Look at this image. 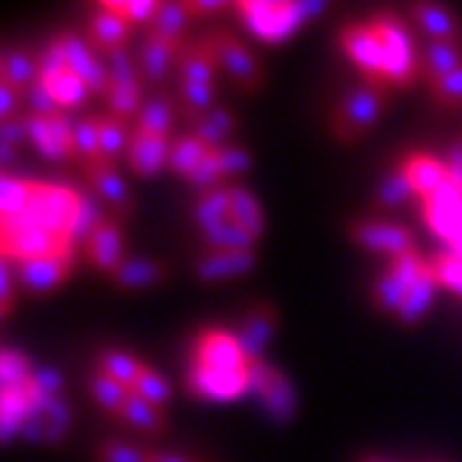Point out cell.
I'll use <instances>...</instances> for the list:
<instances>
[{"label":"cell","mask_w":462,"mask_h":462,"mask_svg":"<svg viewBox=\"0 0 462 462\" xmlns=\"http://www.w3.org/2000/svg\"><path fill=\"white\" fill-rule=\"evenodd\" d=\"M76 208H79L76 187L31 180L27 205L18 210L15 217L0 219V228H40V231H49V235H58L63 240H69Z\"/></svg>","instance_id":"6da1fadb"},{"label":"cell","mask_w":462,"mask_h":462,"mask_svg":"<svg viewBox=\"0 0 462 462\" xmlns=\"http://www.w3.org/2000/svg\"><path fill=\"white\" fill-rule=\"evenodd\" d=\"M369 27H373L378 42H382L387 85L393 90L411 88L420 79V51L414 49V36L409 31V24H402L400 15L382 9V13L369 18Z\"/></svg>","instance_id":"7a4b0ae2"},{"label":"cell","mask_w":462,"mask_h":462,"mask_svg":"<svg viewBox=\"0 0 462 462\" xmlns=\"http://www.w3.org/2000/svg\"><path fill=\"white\" fill-rule=\"evenodd\" d=\"M231 9L246 24V31L267 45L285 42L307 22L300 0H237Z\"/></svg>","instance_id":"3957f363"},{"label":"cell","mask_w":462,"mask_h":462,"mask_svg":"<svg viewBox=\"0 0 462 462\" xmlns=\"http://www.w3.org/2000/svg\"><path fill=\"white\" fill-rule=\"evenodd\" d=\"M384 103H387V90L373 88V85H360L337 106L334 117H330V133H334L337 142H343V144L360 142V138L375 126Z\"/></svg>","instance_id":"277c9868"},{"label":"cell","mask_w":462,"mask_h":462,"mask_svg":"<svg viewBox=\"0 0 462 462\" xmlns=\"http://www.w3.org/2000/svg\"><path fill=\"white\" fill-rule=\"evenodd\" d=\"M427 271H430V258H423L418 249L409 255L391 258V262H387V271H382V276H378L373 285L375 310L384 312V316H396L405 300V294L427 276Z\"/></svg>","instance_id":"5b68a950"},{"label":"cell","mask_w":462,"mask_h":462,"mask_svg":"<svg viewBox=\"0 0 462 462\" xmlns=\"http://www.w3.org/2000/svg\"><path fill=\"white\" fill-rule=\"evenodd\" d=\"M189 364L199 369H210V373H246V369H253L237 334L223 328L199 330L189 351Z\"/></svg>","instance_id":"8992f818"},{"label":"cell","mask_w":462,"mask_h":462,"mask_svg":"<svg viewBox=\"0 0 462 462\" xmlns=\"http://www.w3.org/2000/svg\"><path fill=\"white\" fill-rule=\"evenodd\" d=\"M339 45H343L346 58L355 63L357 72L364 76V85L391 90V85H387V67H384L382 42H378V36H375L373 27H369V22L346 24L343 31H339Z\"/></svg>","instance_id":"52a82bcc"},{"label":"cell","mask_w":462,"mask_h":462,"mask_svg":"<svg viewBox=\"0 0 462 462\" xmlns=\"http://www.w3.org/2000/svg\"><path fill=\"white\" fill-rule=\"evenodd\" d=\"M348 237L355 240L360 249H366V253L387 255V262L414 253L411 228L402 223H393V219H382V217L355 219V223L348 226Z\"/></svg>","instance_id":"ba28073f"},{"label":"cell","mask_w":462,"mask_h":462,"mask_svg":"<svg viewBox=\"0 0 462 462\" xmlns=\"http://www.w3.org/2000/svg\"><path fill=\"white\" fill-rule=\"evenodd\" d=\"M253 391L264 402V411L271 414L273 423L285 427V423L294 420V414H298V393H294V384L273 364H267V360L253 364Z\"/></svg>","instance_id":"9c48e42d"},{"label":"cell","mask_w":462,"mask_h":462,"mask_svg":"<svg viewBox=\"0 0 462 462\" xmlns=\"http://www.w3.org/2000/svg\"><path fill=\"white\" fill-rule=\"evenodd\" d=\"M214 42H217V54H219V67L228 72V79L235 81L240 90L246 94H258L264 85L262 69H258L255 54L246 49V42H240L228 27H214Z\"/></svg>","instance_id":"30bf717a"},{"label":"cell","mask_w":462,"mask_h":462,"mask_svg":"<svg viewBox=\"0 0 462 462\" xmlns=\"http://www.w3.org/2000/svg\"><path fill=\"white\" fill-rule=\"evenodd\" d=\"M63 51V60L67 67L76 72V76L85 81L90 94H99V97H108V67L99 54L90 49L88 40H81L79 33H58L54 36Z\"/></svg>","instance_id":"8fae6325"},{"label":"cell","mask_w":462,"mask_h":462,"mask_svg":"<svg viewBox=\"0 0 462 462\" xmlns=\"http://www.w3.org/2000/svg\"><path fill=\"white\" fill-rule=\"evenodd\" d=\"M187 391L196 400L208 402H231L246 391H253V369L246 373H210V369L192 366L187 369Z\"/></svg>","instance_id":"7c38bea8"},{"label":"cell","mask_w":462,"mask_h":462,"mask_svg":"<svg viewBox=\"0 0 462 462\" xmlns=\"http://www.w3.org/2000/svg\"><path fill=\"white\" fill-rule=\"evenodd\" d=\"M276 325H280V312H276L273 303H267V300H258L244 312L240 328L235 330V334H237L240 346H244V351H246L249 364L264 360V348L273 339Z\"/></svg>","instance_id":"4fadbf2b"},{"label":"cell","mask_w":462,"mask_h":462,"mask_svg":"<svg viewBox=\"0 0 462 462\" xmlns=\"http://www.w3.org/2000/svg\"><path fill=\"white\" fill-rule=\"evenodd\" d=\"M13 264V262H9ZM13 273L18 285L27 294H49L51 289H58L60 282L69 280L72 273V258L49 255V258H31V262H18L13 264Z\"/></svg>","instance_id":"5bb4252c"},{"label":"cell","mask_w":462,"mask_h":462,"mask_svg":"<svg viewBox=\"0 0 462 462\" xmlns=\"http://www.w3.org/2000/svg\"><path fill=\"white\" fill-rule=\"evenodd\" d=\"M85 178H88V183H90V189L97 192V199L103 201L106 208H112V217H117V219L133 217L135 201H133V196H129V189H126L124 178L117 174L115 162L103 160V162L88 165V169H85Z\"/></svg>","instance_id":"9a60e30c"},{"label":"cell","mask_w":462,"mask_h":462,"mask_svg":"<svg viewBox=\"0 0 462 462\" xmlns=\"http://www.w3.org/2000/svg\"><path fill=\"white\" fill-rule=\"evenodd\" d=\"M85 255L99 273L115 276L120 271L126 255H124V231H120L117 217H106L103 223H99V228L85 244Z\"/></svg>","instance_id":"2e32d148"},{"label":"cell","mask_w":462,"mask_h":462,"mask_svg":"<svg viewBox=\"0 0 462 462\" xmlns=\"http://www.w3.org/2000/svg\"><path fill=\"white\" fill-rule=\"evenodd\" d=\"M217 67H219V54H217L214 33H205L201 40L183 45L178 58L180 85H214Z\"/></svg>","instance_id":"e0dca14e"},{"label":"cell","mask_w":462,"mask_h":462,"mask_svg":"<svg viewBox=\"0 0 462 462\" xmlns=\"http://www.w3.org/2000/svg\"><path fill=\"white\" fill-rule=\"evenodd\" d=\"M171 160V142L162 135H147L133 129L129 133V147H126V162L133 174L138 178H153L160 174Z\"/></svg>","instance_id":"ac0fdd59"},{"label":"cell","mask_w":462,"mask_h":462,"mask_svg":"<svg viewBox=\"0 0 462 462\" xmlns=\"http://www.w3.org/2000/svg\"><path fill=\"white\" fill-rule=\"evenodd\" d=\"M133 31V24H126L124 18L108 13L103 6H94V15L88 22V45L94 49L99 58H112L115 51L126 49V36Z\"/></svg>","instance_id":"d6986e66"},{"label":"cell","mask_w":462,"mask_h":462,"mask_svg":"<svg viewBox=\"0 0 462 462\" xmlns=\"http://www.w3.org/2000/svg\"><path fill=\"white\" fill-rule=\"evenodd\" d=\"M400 165L405 169V174H409L414 196L420 201L432 199L450 180L445 160H439V156H432V153H409V156H402Z\"/></svg>","instance_id":"ffe728a7"},{"label":"cell","mask_w":462,"mask_h":462,"mask_svg":"<svg viewBox=\"0 0 462 462\" xmlns=\"http://www.w3.org/2000/svg\"><path fill=\"white\" fill-rule=\"evenodd\" d=\"M180 51H183V45H174L147 31L142 49H138V72H142L144 85H162L165 76H169L171 60H178Z\"/></svg>","instance_id":"44dd1931"},{"label":"cell","mask_w":462,"mask_h":462,"mask_svg":"<svg viewBox=\"0 0 462 462\" xmlns=\"http://www.w3.org/2000/svg\"><path fill=\"white\" fill-rule=\"evenodd\" d=\"M462 67V42L448 40H427L420 49V79H427V85H439L441 79L454 76Z\"/></svg>","instance_id":"7402d4cb"},{"label":"cell","mask_w":462,"mask_h":462,"mask_svg":"<svg viewBox=\"0 0 462 462\" xmlns=\"http://www.w3.org/2000/svg\"><path fill=\"white\" fill-rule=\"evenodd\" d=\"M423 223L445 244L450 253L462 255V201L459 205H436V201H423L420 205Z\"/></svg>","instance_id":"603a6c76"},{"label":"cell","mask_w":462,"mask_h":462,"mask_svg":"<svg viewBox=\"0 0 462 462\" xmlns=\"http://www.w3.org/2000/svg\"><path fill=\"white\" fill-rule=\"evenodd\" d=\"M255 267V253H208L199 258L196 276L201 282H223L244 276Z\"/></svg>","instance_id":"cb8c5ba5"},{"label":"cell","mask_w":462,"mask_h":462,"mask_svg":"<svg viewBox=\"0 0 462 462\" xmlns=\"http://www.w3.org/2000/svg\"><path fill=\"white\" fill-rule=\"evenodd\" d=\"M409 15L414 24H420L427 31L430 40H448V42H462V24L450 9L439 4H411Z\"/></svg>","instance_id":"d4e9b609"},{"label":"cell","mask_w":462,"mask_h":462,"mask_svg":"<svg viewBox=\"0 0 462 462\" xmlns=\"http://www.w3.org/2000/svg\"><path fill=\"white\" fill-rule=\"evenodd\" d=\"M414 196V187L409 180V174H405V169L400 162L393 165L391 171H387V178L378 183L375 189V199H373V208L378 210V214H391V210H400L409 205Z\"/></svg>","instance_id":"484cf974"},{"label":"cell","mask_w":462,"mask_h":462,"mask_svg":"<svg viewBox=\"0 0 462 462\" xmlns=\"http://www.w3.org/2000/svg\"><path fill=\"white\" fill-rule=\"evenodd\" d=\"M79 208H76V219H72V228H69V244L72 246H85L90 235L99 228V223L108 217L106 214V205L97 199V192H88V189H79Z\"/></svg>","instance_id":"4316f807"},{"label":"cell","mask_w":462,"mask_h":462,"mask_svg":"<svg viewBox=\"0 0 462 462\" xmlns=\"http://www.w3.org/2000/svg\"><path fill=\"white\" fill-rule=\"evenodd\" d=\"M162 280H165V267L160 262H151V258H126L120 264V271L112 276V282L124 291L151 289V285H160Z\"/></svg>","instance_id":"83f0119b"},{"label":"cell","mask_w":462,"mask_h":462,"mask_svg":"<svg viewBox=\"0 0 462 462\" xmlns=\"http://www.w3.org/2000/svg\"><path fill=\"white\" fill-rule=\"evenodd\" d=\"M171 124H174V103L169 99V94H153L151 99H144V106H142V112H138L133 129L147 133V135L169 138Z\"/></svg>","instance_id":"f1b7e54d"},{"label":"cell","mask_w":462,"mask_h":462,"mask_svg":"<svg viewBox=\"0 0 462 462\" xmlns=\"http://www.w3.org/2000/svg\"><path fill=\"white\" fill-rule=\"evenodd\" d=\"M36 79H40V76H36ZM40 81H42L45 88H49V94H51L54 103H58L60 112H67V108H79L88 99V94H90L85 81H81L69 67L60 69V72H54V76H45Z\"/></svg>","instance_id":"f546056e"},{"label":"cell","mask_w":462,"mask_h":462,"mask_svg":"<svg viewBox=\"0 0 462 462\" xmlns=\"http://www.w3.org/2000/svg\"><path fill=\"white\" fill-rule=\"evenodd\" d=\"M201 240H205L208 253H253L255 249V237L246 235V231L237 223H231V219L201 231Z\"/></svg>","instance_id":"4dcf8cb0"},{"label":"cell","mask_w":462,"mask_h":462,"mask_svg":"<svg viewBox=\"0 0 462 462\" xmlns=\"http://www.w3.org/2000/svg\"><path fill=\"white\" fill-rule=\"evenodd\" d=\"M231 223H237L246 235H253L255 240L264 235V214L262 205L255 201V196L246 187H231Z\"/></svg>","instance_id":"1f68e13d"},{"label":"cell","mask_w":462,"mask_h":462,"mask_svg":"<svg viewBox=\"0 0 462 462\" xmlns=\"http://www.w3.org/2000/svg\"><path fill=\"white\" fill-rule=\"evenodd\" d=\"M214 103H217V85H180L178 90V112L192 126L214 112L217 108Z\"/></svg>","instance_id":"d6a6232c"},{"label":"cell","mask_w":462,"mask_h":462,"mask_svg":"<svg viewBox=\"0 0 462 462\" xmlns=\"http://www.w3.org/2000/svg\"><path fill=\"white\" fill-rule=\"evenodd\" d=\"M210 156V147L201 144L196 135H180L171 142V160H169V169L178 174V178L189 180V174L199 169L201 162H205Z\"/></svg>","instance_id":"836d02e7"},{"label":"cell","mask_w":462,"mask_h":462,"mask_svg":"<svg viewBox=\"0 0 462 462\" xmlns=\"http://www.w3.org/2000/svg\"><path fill=\"white\" fill-rule=\"evenodd\" d=\"M97 360H99V373L117 378V382L124 387H129V391L135 387L138 375H142V369H144L142 360H138L135 355H129V351H124V348H103L97 355Z\"/></svg>","instance_id":"e575fe53"},{"label":"cell","mask_w":462,"mask_h":462,"mask_svg":"<svg viewBox=\"0 0 462 462\" xmlns=\"http://www.w3.org/2000/svg\"><path fill=\"white\" fill-rule=\"evenodd\" d=\"M192 217H196L201 231L226 223V219L231 217V187L201 192V196L196 199V208H192Z\"/></svg>","instance_id":"d590c367"},{"label":"cell","mask_w":462,"mask_h":462,"mask_svg":"<svg viewBox=\"0 0 462 462\" xmlns=\"http://www.w3.org/2000/svg\"><path fill=\"white\" fill-rule=\"evenodd\" d=\"M88 387H90V396L97 400L99 409H103L106 414H112V418H120V411H124L129 393H133L129 387L120 384L117 378L106 375V373H90Z\"/></svg>","instance_id":"8d00e7d4"},{"label":"cell","mask_w":462,"mask_h":462,"mask_svg":"<svg viewBox=\"0 0 462 462\" xmlns=\"http://www.w3.org/2000/svg\"><path fill=\"white\" fill-rule=\"evenodd\" d=\"M436 289H439V282H436V276H432V267L427 271V276L414 285V289L405 294V300H402V307L400 312H396V319H400V325H418V321L427 316V310L432 307V298H436Z\"/></svg>","instance_id":"74e56055"},{"label":"cell","mask_w":462,"mask_h":462,"mask_svg":"<svg viewBox=\"0 0 462 462\" xmlns=\"http://www.w3.org/2000/svg\"><path fill=\"white\" fill-rule=\"evenodd\" d=\"M120 420H124L126 427L138 430V432H147V436H160V432L165 430L162 409H156V405L144 402L142 396H135V393H129L124 411H120Z\"/></svg>","instance_id":"f35d334b"},{"label":"cell","mask_w":462,"mask_h":462,"mask_svg":"<svg viewBox=\"0 0 462 462\" xmlns=\"http://www.w3.org/2000/svg\"><path fill=\"white\" fill-rule=\"evenodd\" d=\"M187 24H189V13H187V6H183V0H169V4L160 6V13H156L153 24L147 27V31L162 36V40H169L174 45H183V31H187Z\"/></svg>","instance_id":"ab89813d"},{"label":"cell","mask_w":462,"mask_h":462,"mask_svg":"<svg viewBox=\"0 0 462 462\" xmlns=\"http://www.w3.org/2000/svg\"><path fill=\"white\" fill-rule=\"evenodd\" d=\"M235 133V115L228 108H214L208 117H201L196 126H192V135L199 138L201 144H208L210 151L228 144V135Z\"/></svg>","instance_id":"60d3db41"},{"label":"cell","mask_w":462,"mask_h":462,"mask_svg":"<svg viewBox=\"0 0 462 462\" xmlns=\"http://www.w3.org/2000/svg\"><path fill=\"white\" fill-rule=\"evenodd\" d=\"M27 142H31L36 151H40L45 160L51 162H69L67 153L60 151L58 138H54V129H51V117H40V115H27Z\"/></svg>","instance_id":"b9f144b4"},{"label":"cell","mask_w":462,"mask_h":462,"mask_svg":"<svg viewBox=\"0 0 462 462\" xmlns=\"http://www.w3.org/2000/svg\"><path fill=\"white\" fill-rule=\"evenodd\" d=\"M97 129H99V147L108 162H115L120 153H126L129 135H126V120L115 115H97Z\"/></svg>","instance_id":"7bdbcfd3"},{"label":"cell","mask_w":462,"mask_h":462,"mask_svg":"<svg viewBox=\"0 0 462 462\" xmlns=\"http://www.w3.org/2000/svg\"><path fill=\"white\" fill-rule=\"evenodd\" d=\"M0 81H6V85L27 94V88L36 81V60H31L22 51H6L0 58Z\"/></svg>","instance_id":"ee69618b"},{"label":"cell","mask_w":462,"mask_h":462,"mask_svg":"<svg viewBox=\"0 0 462 462\" xmlns=\"http://www.w3.org/2000/svg\"><path fill=\"white\" fill-rule=\"evenodd\" d=\"M99 6L108 9V13H115L124 18L126 24H144L151 27L156 13H160V0H99Z\"/></svg>","instance_id":"f6af8a7d"},{"label":"cell","mask_w":462,"mask_h":462,"mask_svg":"<svg viewBox=\"0 0 462 462\" xmlns=\"http://www.w3.org/2000/svg\"><path fill=\"white\" fill-rule=\"evenodd\" d=\"M76 156L79 165L88 169L94 162H103V147H99V129H97V117H81L76 120Z\"/></svg>","instance_id":"bcb514c9"},{"label":"cell","mask_w":462,"mask_h":462,"mask_svg":"<svg viewBox=\"0 0 462 462\" xmlns=\"http://www.w3.org/2000/svg\"><path fill=\"white\" fill-rule=\"evenodd\" d=\"M430 267H432V276H436L439 289H448L462 298V255L445 249V253H436L430 258Z\"/></svg>","instance_id":"7dc6e473"},{"label":"cell","mask_w":462,"mask_h":462,"mask_svg":"<svg viewBox=\"0 0 462 462\" xmlns=\"http://www.w3.org/2000/svg\"><path fill=\"white\" fill-rule=\"evenodd\" d=\"M27 196H31V180L27 178H15L13 171H4V180H0V219L15 217L18 210L27 205Z\"/></svg>","instance_id":"c3c4849f"},{"label":"cell","mask_w":462,"mask_h":462,"mask_svg":"<svg viewBox=\"0 0 462 462\" xmlns=\"http://www.w3.org/2000/svg\"><path fill=\"white\" fill-rule=\"evenodd\" d=\"M133 393H135V396H142L144 402L156 405V409H162V405L171 400V384L165 382V378H162L160 373H156V369H151V366L144 364L142 375H138V382H135V387H133Z\"/></svg>","instance_id":"681fc988"},{"label":"cell","mask_w":462,"mask_h":462,"mask_svg":"<svg viewBox=\"0 0 462 462\" xmlns=\"http://www.w3.org/2000/svg\"><path fill=\"white\" fill-rule=\"evenodd\" d=\"M31 378H33L31 360H27L22 351L6 348L4 355H0V382H4V387H27Z\"/></svg>","instance_id":"f907efd6"},{"label":"cell","mask_w":462,"mask_h":462,"mask_svg":"<svg viewBox=\"0 0 462 462\" xmlns=\"http://www.w3.org/2000/svg\"><path fill=\"white\" fill-rule=\"evenodd\" d=\"M430 97L441 112H459L462 108V67L454 72V76H448V79H441L439 85H432Z\"/></svg>","instance_id":"816d5d0a"},{"label":"cell","mask_w":462,"mask_h":462,"mask_svg":"<svg viewBox=\"0 0 462 462\" xmlns=\"http://www.w3.org/2000/svg\"><path fill=\"white\" fill-rule=\"evenodd\" d=\"M219 169H223L226 178H231V174H246L249 169H253V156H249L246 147L240 144H223L214 151Z\"/></svg>","instance_id":"f5cc1de1"},{"label":"cell","mask_w":462,"mask_h":462,"mask_svg":"<svg viewBox=\"0 0 462 462\" xmlns=\"http://www.w3.org/2000/svg\"><path fill=\"white\" fill-rule=\"evenodd\" d=\"M42 420H45L42 441H49V445H60L63 432H67V427H69V409H67V402L58 400L49 411H42Z\"/></svg>","instance_id":"db71d44e"},{"label":"cell","mask_w":462,"mask_h":462,"mask_svg":"<svg viewBox=\"0 0 462 462\" xmlns=\"http://www.w3.org/2000/svg\"><path fill=\"white\" fill-rule=\"evenodd\" d=\"M99 462H147V450H138L126 441H103V448L97 450Z\"/></svg>","instance_id":"11a10c76"},{"label":"cell","mask_w":462,"mask_h":462,"mask_svg":"<svg viewBox=\"0 0 462 462\" xmlns=\"http://www.w3.org/2000/svg\"><path fill=\"white\" fill-rule=\"evenodd\" d=\"M27 108H31V115H40V117H51V115H58L60 108H58V103L51 99V94H49V88L42 85L40 79L33 81L31 88H27Z\"/></svg>","instance_id":"9f6ffc18"},{"label":"cell","mask_w":462,"mask_h":462,"mask_svg":"<svg viewBox=\"0 0 462 462\" xmlns=\"http://www.w3.org/2000/svg\"><path fill=\"white\" fill-rule=\"evenodd\" d=\"M445 165H448L450 183H457V187L462 189V133L454 138V144H450V151L445 156Z\"/></svg>","instance_id":"6f0895ef"},{"label":"cell","mask_w":462,"mask_h":462,"mask_svg":"<svg viewBox=\"0 0 462 462\" xmlns=\"http://www.w3.org/2000/svg\"><path fill=\"white\" fill-rule=\"evenodd\" d=\"M27 138V120L24 117H13V120H4L0 126V142L4 144H22Z\"/></svg>","instance_id":"680465c9"},{"label":"cell","mask_w":462,"mask_h":462,"mask_svg":"<svg viewBox=\"0 0 462 462\" xmlns=\"http://www.w3.org/2000/svg\"><path fill=\"white\" fill-rule=\"evenodd\" d=\"M18 97H22V90L13 88V85H6V81H0V117H4V120L15 117Z\"/></svg>","instance_id":"91938a15"},{"label":"cell","mask_w":462,"mask_h":462,"mask_svg":"<svg viewBox=\"0 0 462 462\" xmlns=\"http://www.w3.org/2000/svg\"><path fill=\"white\" fill-rule=\"evenodd\" d=\"M183 6H187L189 18H201V15L219 13V9H226L228 4H223V0H183Z\"/></svg>","instance_id":"94428289"},{"label":"cell","mask_w":462,"mask_h":462,"mask_svg":"<svg viewBox=\"0 0 462 462\" xmlns=\"http://www.w3.org/2000/svg\"><path fill=\"white\" fill-rule=\"evenodd\" d=\"M0 294H4V307H0V312H4V319L13 312V264L4 262V276H0Z\"/></svg>","instance_id":"6125c7cd"},{"label":"cell","mask_w":462,"mask_h":462,"mask_svg":"<svg viewBox=\"0 0 462 462\" xmlns=\"http://www.w3.org/2000/svg\"><path fill=\"white\" fill-rule=\"evenodd\" d=\"M147 462H189L180 454H147Z\"/></svg>","instance_id":"be15d7a7"},{"label":"cell","mask_w":462,"mask_h":462,"mask_svg":"<svg viewBox=\"0 0 462 462\" xmlns=\"http://www.w3.org/2000/svg\"><path fill=\"white\" fill-rule=\"evenodd\" d=\"M360 462H387V459H378V457H364Z\"/></svg>","instance_id":"e7e4bbea"}]
</instances>
